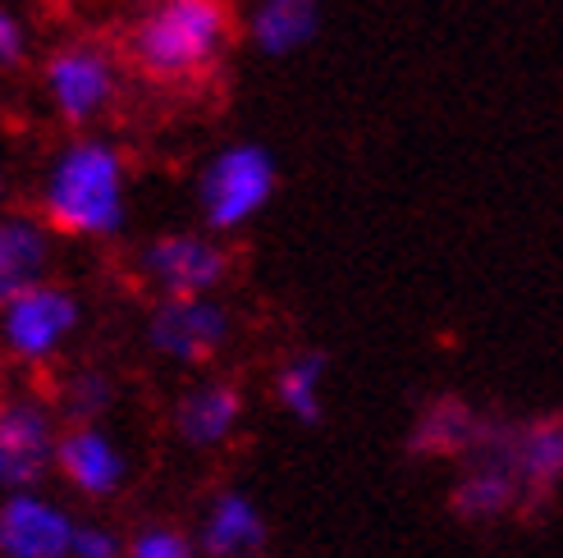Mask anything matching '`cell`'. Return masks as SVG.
<instances>
[{"label":"cell","instance_id":"obj_4","mask_svg":"<svg viewBox=\"0 0 563 558\" xmlns=\"http://www.w3.org/2000/svg\"><path fill=\"white\" fill-rule=\"evenodd\" d=\"M275 192H279V160L266 143H252V137H234V143L216 147L192 179L202 230L220 238L247 230L275 202Z\"/></svg>","mask_w":563,"mask_h":558},{"label":"cell","instance_id":"obj_17","mask_svg":"<svg viewBox=\"0 0 563 558\" xmlns=\"http://www.w3.org/2000/svg\"><path fill=\"white\" fill-rule=\"evenodd\" d=\"M449 513L467 526H490L499 517L518 513V481H514L509 462L495 454L463 462L454 490H449Z\"/></svg>","mask_w":563,"mask_h":558},{"label":"cell","instance_id":"obj_20","mask_svg":"<svg viewBox=\"0 0 563 558\" xmlns=\"http://www.w3.org/2000/svg\"><path fill=\"white\" fill-rule=\"evenodd\" d=\"M129 558H202L197 540L175 522H147L129 536Z\"/></svg>","mask_w":563,"mask_h":558},{"label":"cell","instance_id":"obj_14","mask_svg":"<svg viewBox=\"0 0 563 558\" xmlns=\"http://www.w3.org/2000/svg\"><path fill=\"white\" fill-rule=\"evenodd\" d=\"M55 230L37 211H0V306L55 279Z\"/></svg>","mask_w":563,"mask_h":558},{"label":"cell","instance_id":"obj_24","mask_svg":"<svg viewBox=\"0 0 563 558\" xmlns=\"http://www.w3.org/2000/svg\"><path fill=\"white\" fill-rule=\"evenodd\" d=\"M247 558H266V554H247Z\"/></svg>","mask_w":563,"mask_h":558},{"label":"cell","instance_id":"obj_7","mask_svg":"<svg viewBox=\"0 0 563 558\" xmlns=\"http://www.w3.org/2000/svg\"><path fill=\"white\" fill-rule=\"evenodd\" d=\"M137 279L156 298H216L234 279V247L211 230H165L133 257Z\"/></svg>","mask_w":563,"mask_h":558},{"label":"cell","instance_id":"obj_12","mask_svg":"<svg viewBox=\"0 0 563 558\" xmlns=\"http://www.w3.org/2000/svg\"><path fill=\"white\" fill-rule=\"evenodd\" d=\"M78 517L42 490L0 494V558H74Z\"/></svg>","mask_w":563,"mask_h":558},{"label":"cell","instance_id":"obj_22","mask_svg":"<svg viewBox=\"0 0 563 558\" xmlns=\"http://www.w3.org/2000/svg\"><path fill=\"white\" fill-rule=\"evenodd\" d=\"M74 558H129V540L120 532H110L106 522H78Z\"/></svg>","mask_w":563,"mask_h":558},{"label":"cell","instance_id":"obj_6","mask_svg":"<svg viewBox=\"0 0 563 558\" xmlns=\"http://www.w3.org/2000/svg\"><path fill=\"white\" fill-rule=\"evenodd\" d=\"M60 431L65 422L55 399L37 394L33 384L0 389V494L42 490L55 477Z\"/></svg>","mask_w":563,"mask_h":558},{"label":"cell","instance_id":"obj_13","mask_svg":"<svg viewBox=\"0 0 563 558\" xmlns=\"http://www.w3.org/2000/svg\"><path fill=\"white\" fill-rule=\"evenodd\" d=\"M55 477L88 504H106L129 486V454L106 426H65L60 454H55Z\"/></svg>","mask_w":563,"mask_h":558},{"label":"cell","instance_id":"obj_18","mask_svg":"<svg viewBox=\"0 0 563 558\" xmlns=\"http://www.w3.org/2000/svg\"><path fill=\"white\" fill-rule=\"evenodd\" d=\"M325 376H330L325 348H302L289 361H279V371L271 380L275 408L294 416L298 426H321L325 422Z\"/></svg>","mask_w":563,"mask_h":558},{"label":"cell","instance_id":"obj_11","mask_svg":"<svg viewBox=\"0 0 563 558\" xmlns=\"http://www.w3.org/2000/svg\"><path fill=\"white\" fill-rule=\"evenodd\" d=\"M247 416V394L239 380L207 376V380H188L175 403H170V431L184 449L192 454H211L224 449Z\"/></svg>","mask_w":563,"mask_h":558},{"label":"cell","instance_id":"obj_23","mask_svg":"<svg viewBox=\"0 0 563 558\" xmlns=\"http://www.w3.org/2000/svg\"><path fill=\"white\" fill-rule=\"evenodd\" d=\"M10 198H14V175H10V165L0 160V211L10 207Z\"/></svg>","mask_w":563,"mask_h":558},{"label":"cell","instance_id":"obj_21","mask_svg":"<svg viewBox=\"0 0 563 558\" xmlns=\"http://www.w3.org/2000/svg\"><path fill=\"white\" fill-rule=\"evenodd\" d=\"M33 60V27L27 19L0 0V74H19Z\"/></svg>","mask_w":563,"mask_h":558},{"label":"cell","instance_id":"obj_2","mask_svg":"<svg viewBox=\"0 0 563 558\" xmlns=\"http://www.w3.org/2000/svg\"><path fill=\"white\" fill-rule=\"evenodd\" d=\"M239 33L230 0H147L124 33V55L161 88H188L220 69Z\"/></svg>","mask_w":563,"mask_h":558},{"label":"cell","instance_id":"obj_16","mask_svg":"<svg viewBox=\"0 0 563 558\" xmlns=\"http://www.w3.org/2000/svg\"><path fill=\"white\" fill-rule=\"evenodd\" d=\"M239 27L266 60H294L321 33V0H247Z\"/></svg>","mask_w":563,"mask_h":558},{"label":"cell","instance_id":"obj_10","mask_svg":"<svg viewBox=\"0 0 563 558\" xmlns=\"http://www.w3.org/2000/svg\"><path fill=\"white\" fill-rule=\"evenodd\" d=\"M490 416L463 394H435L417 408L404 449L417 462H472L486 449Z\"/></svg>","mask_w":563,"mask_h":558},{"label":"cell","instance_id":"obj_8","mask_svg":"<svg viewBox=\"0 0 563 558\" xmlns=\"http://www.w3.org/2000/svg\"><path fill=\"white\" fill-rule=\"evenodd\" d=\"M482 454H495L509 462L518 481V513L541 517L554 504V494L563 490V408L527 416V422L490 416V435Z\"/></svg>","mask_w":563,"mask_h":558},{"label":"cell","instance_id":"obj_3","mask_svg":"<svg viewBox=\"0 0 563 558\" xmlns=\"http://www.w3.org/2000/svg\"><path fill=\"white\" fill-rule=\"evenodd\" d=\"M37 88L65 133H97L124 97V60L101 37H65L42 55Z\"/></svg>","mask_w":563,"mask_h":558},{"label":"cell","instance_id":"obj_5","mask_svg":"<svg viewBox=\"0 0 563 558\" xmlns=\"http://www.w3.org/2000/svg\"><path fill=\"white\" fill-rule=\"evenodd\" d=\"M78 325H82V298L65 279H46V284L19 293L10 306H0V361L37 376L60 361Z\"/></svg>","mask_w":563,"mask_h":558},{"label":"cell","instance_id":"obj_1","mask_svg":"<svg viewBox=\"0 0 563 558\" xmlns=\"http://www.w3.org/2000/svg\"><path fill=\"white\" fill-rule=\"evenodd\" d=\"M133 211V165L110 133H69L42 165L37 215L55 238L110 243L129 230Z\"/></svg>","mask_w":563,"mask_h":558},{"label":"cell","instance_id":"obj_19","mask_svg":"<svg viewBox=\"0 0 563 558\" xmlns=\"http://www.w3.org/2000/svg\"><path fill=\"white\" fill-rule=\"evenodd\" d=\"M120 389L115 376L101 371V367H74L60 389H55V412H60L65 426H101L110 408H115Z\"/></svg>","mask_w":563,"mask_h":558},{"label":"cell","instance_id":"obj_9","mask_svg":"<svg viewBox=\"0 0 563 558\" xmlns=\"http://www.w3.org/2000/svg\"><path fill=\"white\" fill-rule=\"evenodd\" d=\"M234 316L220 298H156L143 321V344L152 357L179 371H202L230 348Z\"/></svg>","mask_w":563,"mask_h":558},{"label":"cell","instance_id":"obj_25","mask_svg":"<svg viewBox=\"0 0 563 558\" xmlns=\"http://www.w3.org/2000/svg\"><path fill=\"white\" fill-rule=\"evenodd\" d=\"M0 367H5V361H0Z\"/></svg>","mask_w":563,"mask_h":558},{"label":"cell","instance_id":"obj_15","mask_svg":"<svg viewBox=\"0 0 563 558\" xmlns=\"http://www.w3.org/2000/svg\"><path fill=\"white\" fill-rule=\"evenodd\" d=\"M271 536L266 526V513L257 509V499H252L247 490L239 486H224L207 499L202 517H197V549H202V558H247V554H262Z\"/></svg>","mask_w":563,"mask_h":558}]
</instances>
